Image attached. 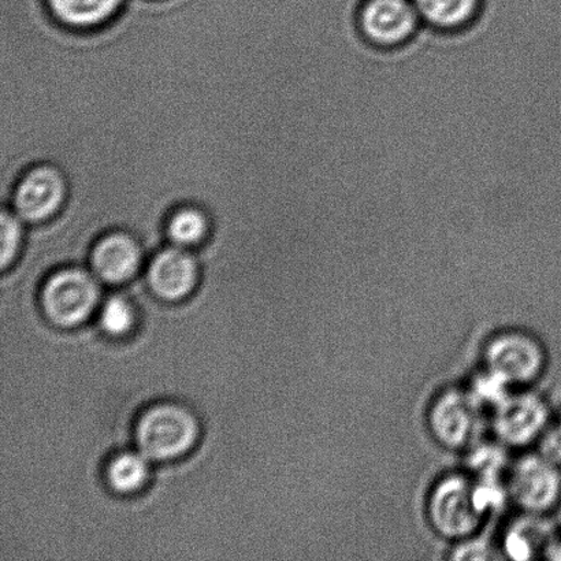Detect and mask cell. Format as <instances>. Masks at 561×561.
<instances>
[{"instance_id": "cell-1", "label": "cell", "mask_w": 561, "mask_h": 561, "mask_svg": "<svg viewBox=\"0 0 561 561\" xmlns=\"http://www.w3.org/2000/svg\"><path fill=\"white\" fill-rule=\"evenodd\" d=\"M483 507L478 483L465 476L439 481L428 499L427 514L434 530L449 538H467L481 526Z\"/></svg>"}, {"instance_id": "cell-2", "label": "cell", "mask_w": 561, "mask_h": 561, "mask_svg": "<svg viewBox=\"0 0 561 561\" xmlns=\"http://www.w3.org/2000/svg\"><path fill=\"white\" fill-rule=\"evenodd\" d=\"M355 22L362 41L379 51L409 46L423 25L412 0H362Z\"/></svg>"}, {"instance_id": "cell-3", "label": "cell", "mask_w": 561, "mask_h": 561, "mask_svg": "<svg viewBox=\"0 0 561 561\" xmlns=\"http://www.w3.org/2000/svg\"><path fill=\"white\" fill-rule=\"evenodd\" d=\"M68 197L69 183L64 170L57 164L44 162L33 164L21 175L8 201L11 210L22 221L42 225L62 211Z\"/></svg>"}, {"instance_id": "cell-4", "label": "cell", "mask_w": 561, "mask_h": 561, "mask_svg": "<svg viewBox=\"0 0 561 561\" xmlns=\"http://www.w3.org/2000/svg\"><path fill=\"white\" fill-rule=\"evenodd\" d=\"M199 433L195 416L184 407L162 404L141 416L136 427L139 453L151 460H170L194 447Z\"/></svg>"}, {"instance_id": "cell-5", "label": "cell", "mask_w": 561, "mask_h": 561, "mask_svg": "<svg viewBox=\"0 0 561 561\" xmlns=\"http://www.w3.org/2000/svg\"><path fill=\"white\" fill-rule=\"evenodd\" d=\"M483 360L489 376L503 385H524L540 377L547 356L540 341L530 334L511 330L489 341Z\"/></svg>"}, {"instance_id": "cell-6", "label": "cell", "mask_w": 561, "mask_h": 561, "mask_svg": "<svg viewBox=\"0 0 561 561\" xmlns=\"http://www.w3.org/2000/svg\"><path fill=\"white\" fill-rule=\"evenodd\" d=\"M99 286L92 274L69 267L55 273L43 290L44 311L59 327H76L95 310Z\"/></svg>"}, {"instance_id": "cell-7", "label": "cell", "mask_w": 561, "mask_h": 561, "mask_svg": "<svg viewBox=\"0 0 561 561\" xmlns=\"http://www.w3.org/2000/svg\"><path fill=\"white\" fill-rule=\"evenodd\" d=\"M480 421L477 396L459 389L445 390L428 411V427L433 436L450 449L465 448L474 442Z\"/></svg>"}, {"instance_id": "cell-8", "label": "cell", "mask_w": 561, "mask_h": 561, "mask_svg": "<svg viewBox=\"0 0 561 561\" xmlns=\"http://www.w3.org/2000/svg\"><path fill=\"white\" fill-rule=\"evenodd\" d=\"M511 496L520 508L542 515L558 507L561 500V472L546 456H527L514 467L510 478Z\"/></svg>"}, {"instance_id": "cell-9", "label": "cell", "mask_w": 561, "mask_h": 561, "mask_svg": "<svg viewBox=\"0 0 561 561\" xmlns=\"http://www.w3.org/2000/svg\"><path fill=\"white\" fill-rule=\"evenodd\" d=\"M548 422V407L538 396H504L494 414V431L504 443L526 445L540 436Z\"/></svg>"}, {"instance_id": "cell-10", "label": "cell", "mask_w": 561, "mask_h": 561, "mask_svg": "<svg viewBox=\"0 0 561 561\" xmlns=\"http://www.w3.org/2000/svg\"><path fill=\"white\" fill-rule=\"evenodd\" d=\"M139 241L126 230L103 234L93 245L91 265L95 276L108 284H121L135 276L141 266Z\"/></svg>"}, {"instance_id": "cell-11", "label": "cell", "mask_w": 561, "mask_h": 561, "mask_svg": "<svg viewBox=\"0 0 561 561\" xmlns=\"http://www.w3.org/2000/svg\"><path fill=\"white\" fill-rule=\"evenodd\" d=\"M196 280L195 257L178 245L159 251L148 268V283L163 299H183L195 288Z\"/></svg>"}, {"instance_id": "cell-12", "label": "cell", "mask_w": 561, "mask_h": 561, "mask_svg": "<svg viewBox=\"0 0 561 561\" xmlns=\"http://www.w3.org/2000/svg\"><path fill=\"white\" fill-rule=\"evenodd\" d=\"M422 24L442 35H458L480 21L485 0H412Z\"/></svg>"}, {"instance_id": "cell-13", "label": "cell", "mask_w": 561, "mask_h": 561, "mask_svg": "<svg viewBox=\"0 0 561 561\" xmlns=\"http://www.w3.org/2000/svg\"><path fill=\"white\" fill-rule=\"evenodd\" d=\"M124 0H47L49 13L70 30L88 31L107 24Z\"/></svg>"}, {"instance_id": "cell-14", "label": "cell", "mask_w": 561, "mask_h": 561, "mask_svg": "<svg viewBox=\"0 0 561 561\" xmlns=\"http://www.w3.org/2000/svg\"><path fill=\"white\" fill-rule=\"evenodd\" d=\"M170 243L191 249L205 243L211 233V221L206 210L195 205H181L168 214L163 224Z\"/></svg>"}, {"instance_id": "cell-15", "label": "cell", "mask_w": 561, "mask_h": 561, "mask_svg": "<svg viewBox=\"0 0 561 561\" xmlns=\"http://www.w3.org/2000/svg\"><path fill=\"white\" fill-rule=\"evenodd\" d=\"M148 460L141 453L117 456L108 467L110 485L119 493L136 492L147 481Z\"/></svg>"}, {"instance_id": "cell-16", "label": "cell", "mask_w": 561, "mask_h": 561, "mask_svg": "<svg viewBox=\"0 0 561 561\" xmlns=\"http://www.w3.org/2000/svg\"><path fill=\"white\" fill-rule=\"evenodd\" d=\"M547 536L543 535V529L537 520L522 522V524L513 527L505 537L504 549L510 558L516 560H527L536 558L537 549L547 546L549 547Z\"/></svg>"}, {"instance_id": "cell-17", "label": "cell", "mask_w": 561, "mask_h": 561, "mask_svg": "<svg viewBox=\"0 0 561 561\" xmlns=\"http://www.w3.org/2000/svg\"><path fill=\"white\" fill-rule=\"evenodd\" d=\"M24 221L16 216L8 206L2 207V268L13 263L15 256L19 255L22 243H24Z\"/></svg>"}, {"instance_id": "cell-18", "label": "cell", "mask_w": 561, "mask_h": 561, "mask_svg": "<svg viewBox=\"0 0 561 561\" xmlns=\"http://www.w3.org/2000/svg\"><path fill=\"white\" fill-rule=\"evenodd\" d=\"M134 308L130 307L128 301L121 299V297H113V299L104 302L101 312V324L104 332L110 335H123L134 327Z\"/></svg>"}, {"instance_id": "cell-19", "label": "cell", "mask_w": 561, "mask_h": 561, "mask_svg": "<svg viewBox=\"0 0 561 561\" xmlns=\"http://www.w3.org/2000/svg\"><path fill=\"white\" fill-rule=\"evenodd\" d=\"M547 557L553 560H561V540H554L549 543Z\"/></svg>"}]
</instances>
